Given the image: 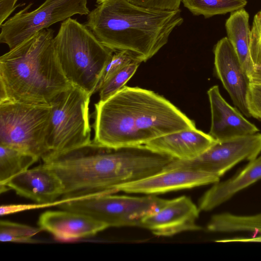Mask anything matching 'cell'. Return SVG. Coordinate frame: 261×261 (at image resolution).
<instances>
[{
  "label": "cell",
  "mask_w": 261,
  "mask_h": 261,
  "mask_svg": "<svg viewBox=\"0 0 261 261\" xmlns=\"http://www.w3.org/2000/svg\"><path fill=\"white\" fill-rule=\"evenodd\" d=\"M93 114V142L112 148L144 145L167 134L196 128L170 101L139 87L125 86L99 100Z\"/></svg>",
  "instance_id": "cell-1"
},
{
  "label": "cell",
  "mask_w": 261,
  "mask_h": 261,
  "mask_svg": "<svg viewBox=\"0 0 261 261\" xmlns=\"http://www.w3.org/2000/svg\"><path fill=\"white\" fill-rule=\"evenodd\" d=\"M85 25L114 52L126 50L146 62L184 22L181 10L144 7L128 0H96Z\"/></svg>",
  "instance_id": "cell-2"
},
{
  "label": "cell",
  "mask_w": 261,
  "mask_h": 261,
  "mask_svg": "<svg viewBox=\"0 0 261 261\" xmlns=\"http://www.w3.org/2000/svg\"><path fill=\"white\" fill-rule=\"evenodd\" d=\"M54 32L43 29L0 57V101L52 106L72 87L59 61Z\"/></svg>",
  "instance_id": "cell-3"
},
{
  "label": "cell",
  "mask_w": 261,
  "mask_h": 261,
  "mask_svg": "<svg viewBox=\"0 0 261 261\" xmlns=\"http://www.w3.org/2000/svg\"><path fill=\"white\" fill-rule=\"evenodd\" d=\"M61 179V199H80L114 194L116 188L136 180L139 166L134 154L125 148L89 144L43 162Z\"/></svg>",
  "instance_id": "cell-4"
},
{
  "label": "cell",
  "mask_w": 261,
  "mask_h": 261,
  "mask_svg": "<svg viewBox=\"0 0 261 261\" xmlns=\"http://www.w3.org/2000/svg\"><path fill=\"white\" fill-rule=\"evenodd\" d=\"M54 45L69 82L92 95L113 51L102 44L85 25L68 18L61 23Z\"/></svg>",
  "instance_id": "cell-5"
},
{
  "label": "cell",
  "mask_w": 261,
  "mask_h": 261,
  "mask_svg": "<svg viewBox=\"0 0 261 261\" xmlns=\"http://www.w3.org/2000/svg\"><path fill=\"white\" fill-rule=\"evenodd\" d=\"M91 96L72 85L54 102L47 136L48 154L43 162L92 142Z\"/></svg>",
  "instance_id": "cell-6"
},
{
  "label": "cell",
  "mask_w": 261,
  "mask_h": 261,
  "mask_svg": "<svg viewBox=\"0 0 261 261\" xmlns=\"http://www.w3.org/2000/svg\"><path fill=\"white\" fill-rule=\"evenodd\" d=\"M51 115V106L0 101V145L44 161Z\"/></svg>",
  "instance_id": "cell-7"
},
{
  "label": "cell",
  "mask_w": 261,
  "mask_h": 261,
  "mask_svg": "<svg viewBox=\"0 0 261 261\" xmlns=\"http://www.w3.org/2000/svg\"><path fill=\"white\" fill-rule=\"evenodd\" d=\"M168 200L152 195L138 197L107 194L71 200L58 207L89 216L108 228L140 227L144 217L159 211Z\"/></svg>",
  "instance_id": "cell-8"
},
{
  "label": "cell",
  "mask_w": 261,
  "mask_h": 261,
  "mask_svg": "<svg viewBox=\"0 0 261 261\" xmlns=\"http://www.w3.org/2000/svg\"><path fill=\"white\" fill-rule=\"evenodd\" d=\"M32 5L0 25V42L7 44L10 49L54 23L76 14L88 15L90 12L87 0H45L36 9L28 11Z\"/></svg>",
  "instance_id": "cell-9"
},
{
  "label": "cell",
  "mask_w": 261,
  "mask_h": 261,
  "mask_svg": "<svg viewBox=\"0 0 261 261\" xmlns=\"http://www.w3.org/2000/svg\"><path fill=\"white\" fill-rule=\"evenodd\" d=\"M261 151V134L217 142L204 152L190 160L174 159L163 170L189 169L222 176L239 162L251 161Z\"/></svg>",
  "instance_id": "cell-10"
},
{
  "label": "cell",
  "mask_w": 261,
  "mask_h": 261,
  "mask_svg": "<svg viewBox=\"0 0 261 261\" xmlns=\"http://www.w3.org/2000/svg\"><path fill=\"white\" fill-rule=\"evenodd\" d=\"M200 211L190 197L182 196L168 200L159 211L144 217L140 227L162 237L200 230L202 228L196 223Z\"/></svg>",
  "instance_id": "cell-11"
},
{
  "label": "cell",
  "mask_w": 261,
  "mask_h": 261,
  "mask_svg": "<svg viewBox=\"0 0 261 261\" xmlns=\"http://www.w3.org/2000/svg\"><path fill=\"white\" fill-rule=\"evenodd\" d=\"M220 177L209 173L189 169L163 170L141 179L117 187V192L154 195L214 184Z\"/></svg>",
  "instance_id": "cell-12"
},
{
  "label": "cell",
  "mask_w": 261,
  "mask_h": 261,
  "mask_svg": "<svg viewBox=\"0 0 261 261\" xmlns=\"http://www.w3.org/2000/svg\"><path fill=\"white\" fill-rule=\"evenodd\" d=\"M214 54L217 77L229 94L234 105L246 117H251L247 102L250 83L227 37L217 42L214 48Z\"/></svg>",
  "instance_id": "cell-13"
},
{
  "label": "cell",
  "mask_w": 261,
  "mask_h": 261,
  "mask_svg": "<svg viewBox=\"0 0 261 261\" xmlns=\"http://www.w3.org/2000/svg\"><path fill=\"white\" fill-rule=\"evenodd\" d=\"M37 224L42 230L62 241L94 236L108 228L103 223L89 216L62 209L44 212L40 215Z\"/></svg>",
  "instance_id": "cell-14"
},
{
  "label": "cell",
  "mask_w": 261,
  "mask_h": 261,
  "mask_svg": "<svg viewBox=\"0 0 261 261\" xmlns=\"http://www.w3.org/2000/svg\"><path fill=\"white\" fill-rule=\"evenodd\" d=\"M211 112V125L208 134L216 141L252 135L259 129L249 121L238 110L222 96L218 86L207 91Z\"/></svg>",
  "instance_id": "cell-15"
},
{
  "label": "cell",
  "mask_w": 261,
  "mask_h": 261,
  "mask_svg": "<svg viewBox=\"0 0 261 261\" xmlns=\"http://www.w3.org/2000/svg\"><path fill=\"white\" fill-rule=\"evenodd\" d=\"M10 190L37 203H46L62 196L63 185L56 173L44 164L20 173L5 185Z\"/></svg>",
  "instance_id": "cell-16"
},
{
  "label": "cell",
  "mask_w": 261,
  "mask_h": 261,
  "mask_svg": "<svg viewBox=\"0 0 261 261\" xmlns=\"http://www.w3.org/2000/svg\"><path fill=\"white\" fill-rule=\"evenodd\" d=\"M216 142L208 134L194 128L164 135L144 145L175 159L190 160L199 156Z\"/></svg>",
  "instance_id": "cell-17"
},
{
  "label": "cell",
  "mask_w": 261,
  "mask_h": 261,
  "mask_svg": "<svg viewBox=\"0 0 261 261\" xmlns=\"http://www.w3.org/2000/svg\"><path fill=\"white\" fill-rule=\"evenodd\" d=\"M260 179L261 155L249 161L231 178L214 184L199 199L198 208L200 211H211Z\"/></svg>",
  "instance_id": "cell-18"
},
{
  "label": "cell",
  "mask_w": 261,
  "mask_h": 261,
  "mask_svg": "<svg viewBox=\"0 0 261 261\" xmlns=\"http://www.w3.org/2000/svg\"><path fill=\"white\" fill-rule=\"evenodd\" d=\"M249 15L244 8L231 13L225 22L229 40L250 83H252L254 71L250 55L251 29Z\"/></svg>",
  "instance_id": "cell-19"
},
{
  "label": "cell",
  "mask_w": 261,
  "mask_h": 261,
  "mask_svg": "<svg viewBox=\"0 0 261 261\" xmlns=\"http://www.w3.org/2000/svg\"><path fill=\"white\" fill-rule=\"evenodd\" d=\"M208 231L215 232L253 231L261 233V213L238 216L224 213L213 216L206 225Z\"/></svg>",
  "instance_id": "cell-20"
},
{
  "label": "cell",
  "mask_w": 261,
  "mask_h": 261,
  "mask_svg": "<svg viewBox=\"0 0 261 261\" xmlns=\"http://www.w3.org/2000/svg\"><path fill=\"white\" fill-rule=\"evenodd\" d=\"M39 158L9 147L0 145V186L29 169Z\"/></svg>",
  "instance_id": "cell-21"
},
{
  "label": "cell",
  "mask_w": 261,
  "mask_h": 261,
  "mask_svg": "<svg viewBox=\"0 0 261 261\" xmlns=\"http://www.w3.org/2000/svg\"><path fill=\"white\" fill-rule=\"evenodd\" d=\"M184 6L194 15L207 18L244 8L246 0H182Z\"/></svg>",
  "instance_id": "cell-22"
},
{
  "label": "cell",
  "mask_w": 261,
  "mask_h": 261,
  "mask_svg": "<svg viewBox=\"0 0 261 261\" xmlns=\"http://www.w3.org/2000/svg\"><path fill=\"white\" fill-rule=\"evenodd\" d=\"M42 231L36 227L1 220L0 221V241L3 242L32 243L33 237Z\"/></svg>",
  "instance_id": "cell-23"
},
{
  "label": "cell",
  "mask_w": 261,
  "mask_h": 261,
  "mask_svg": "<svg viewBox=\"0 0 261 261\" xmlns=\"http://www.w3.org/2000/svg\"><path fill=\"white\" fill-rule=\"evenodd\" d=\"M250 55L254 71L252 84H261V10L253 18L250 32Z\"/></svg>",
  "instance_id": "cell-24"
},
{
  "label": "cell",
  "mask_w": 261,
  "mask_h": 261,
  "mask_svg": "<svg viewBox=\"0 0 261 261\" xmlns=\"http://www.w3.org/2000/svg\"><path fill=\"white\" fill-rule=\"evenodd\" d=\"M141 63L135 62L124 67L107 81L98 91L99 100H106L122 89L133 76Z\"/></svg>",
  "instance_id": "cell-25"
},
{
  "label": "cell",
  "mask_w": 261,
  "mask_h": 261,
  "mask_svg": "<svg viewBox=\"0 0 261 261\" xmlns=\"http://www.w3.org/2000/svg\"><path fill=\"white\" fill-rule=\"evenodd\" d=\"M142 61L132 53L122 50L115 52L107 63L97 87L98 91L102 85L111 77L124 67L135 63Z\"/></svg>",
  "instance_id": "cell-26"
},
{
  "label": "cell",
  "mask_w": 261,
  "mask_h": 261,
  "mask_svg": "<svg viewBox=\"0 0 261 261\" xmlns=\"http://www.w3.org/2000/svg\"><path fill=\"white\" fill-rule=\"evenodd\" d=\"M247 102L251 116L261 121V84L250 83Z\"/></svg>",
  "instance_id": "cell-27"
},
{
  "label": "cell",
  "mask_w": 261,
  "mask_h": 261,
  "mask_svg": "<svg viewBox=\"0 0 261 261\" xmlns=\"http://www.w3.org/2000/svg\"><path fill=\"white\" fill-rule=\"evenodd\" d=\"M133 4L144 7L164 10L179 9L182 0H128Z\"/></svg>",
  "instance_id": "cell-28"
},
{
  "label": "cell",
  "mask_w": 261,
  "mask_h": 261,
  "mask_svg": "<svg viewBox=\"0 0 261 261\" xmlns=\"http://www.w3.org/2000/svg\"><path fill=\"white\" fill-rule=\"evenodd\" d=\"M18 0H0V25H2L18 6L15 5Z\"/></svg>",
  "instance_id": "cell-29"
},
{
  "label": "cell",
  "mask_w": 261,
  "mask_h": 261,
  "mask_svg": "<svg viewBox=\"0 0 261 261\" xmlns=\"http://www.w3.org/2000/svg\"><path fill=\"white\" fill-rule=\"evenodd\" d=\"M232 241H256L261 242V237L254 238L253 239H228L217 241V242H232Z\"/></svg>",
  "instance_id": "cell-30"
}]
</instances>
